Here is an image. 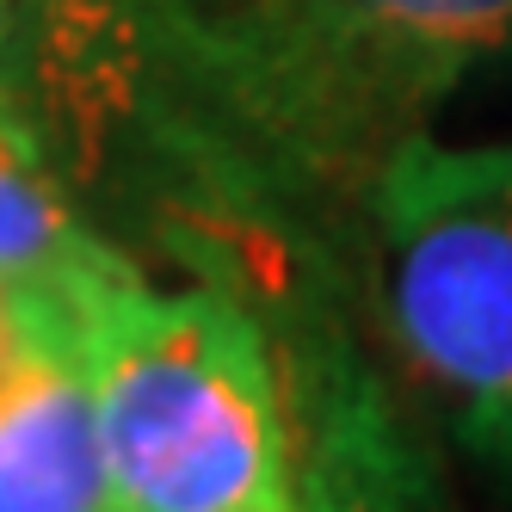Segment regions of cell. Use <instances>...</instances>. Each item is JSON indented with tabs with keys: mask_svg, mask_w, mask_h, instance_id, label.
Returning a JSON list of instances; mask_svg holds the SVG:
<instances>
[{
	"mask_svg": "<svg viewBox=\"0 0 512 512\" xmlns=\"http://www.w3.org/2000/svg\"><path fill=\"white\" fill-rule=\"evenodd\" d=\"M149 142L235 223L297 241L358 216L469 75L512 0H81Z\"/></svg>",
	"mask_w": 512,
	"mask_h": 512,
	"instance_id": "6da1fadb",
	"label": "cell"
},
{
	"mask_svg": "<svg viewBox=\"0 0 512 512\" xmlns=\"http://www.w3.org/2000/svg\"><path fill=\"white\" fill-rule=\"evenodd\" d=\"M87 383L118 512H229L290 488V408L266 309L229 284L161 290L130 260L81 303Z\"/></svg>",
	"mask_w": 512,
	"mask_h": 512,
	"instance_id": "7a4b0ae2",
	"label": "cell"
},
{
	"mask_svg": "<svg viewBox=\"0 0 512 512\" xmlns=\"http://www.w3.org/2000/svg\"><path fill=\"white\" fill-rule=\"evenodd\" d=\"M358 210L401 371L457 445L512 482V136H414Z\"/></svg>",
	"mask_w": 512,
	"mask_h": 512,
	"instance_id": "3957f363",
	"label": "cell"
},
{
	"mask_svg": "<svg viewBox=\"0 0 512 512\" xmlns=\"http://www.w3.org/2000/svg\"><path fill=\"white\" fill-rule=\"evenodd\" d=\"M284 364L290 482L303 512H463L426 420L371 364L358 327L321 284L260 272Z\"/></svg>",
	"mask_w": 512,
	"mask_h": 512,
	"instance_id": "277c9868",
	"label": "cell"
},
{
	"mask_svg": "<svg viewBox=\"0 0 512 512\" xmlns=\"http://www.w3.org/2000/svg\"><path fill=\"white\" fill-rule=\"evenodd\" d=\"M118 266L124 253L75 216L38 130L0 81V297L13 303L31 340L68 358L87 290Z\"/></svg>",
	"mask_w": 512,
	"mask_h": 512,
	"instance_id": "5b68a950",
	"label": "cell"
},
{
	"mask_svg": "<svg viewBox=\"0 0 512 512\" xmlns=\"http://www.w3.org/2000/svg\"><path fill=\"white\" fill-rule=\"evenodd\" d=\"M0 512H118L87 383L50 346L0 395Z\"/></svg>",
	"mask_w": 512,
	"mask_h": 512,
	"instance_id": "8992f818",
	"label": "cell"
},
{
	"mask_svg": "<svg viewBox=\"0 0 512 512\" xmlns=\"http://www.w3.org/2000/svg\"><path fill=\"white\" fill-rule=\"evenodd\" d=\"M38 358V340L25 334V321L13 315V303L0 297V395H7L19 377H25V364Z\"/></svg>",
	"mask_w": 512,
	"mask_h": 512,
	"instance_id": "52a82bcc",
	"label": "cell"
},
{
	"mask_svg": "<svg viewBox=\"0 0 512 512\" xmlns=\"http://www.w3.org/2000/svg\"><path fill=\"white\" fill-rule=\"evenodd\" d=\"M229 512H303V500H297V482H290V488H278V494L241 500V506H229Z\"/></svg>",
	"mask_w": 512,
	"mask_h": 512,
	"instance_id": "ba28073f",
	"label": "cell"
},
{
	"mask_svg": "<svg viewBox=\"0 0 512 512\" xmlns=\"http://www.w3.org/2000/svg\"><path fill=\"white\" fill-rule=\"evenodd\" d=\"M7 31H13V0H0V44H7Z\"/></svg>",
	"mask_w": 512,
	"mask_h": 512,
	"instance_id": "9c48e42d",
	"label": "cell"
}]
</instances>
